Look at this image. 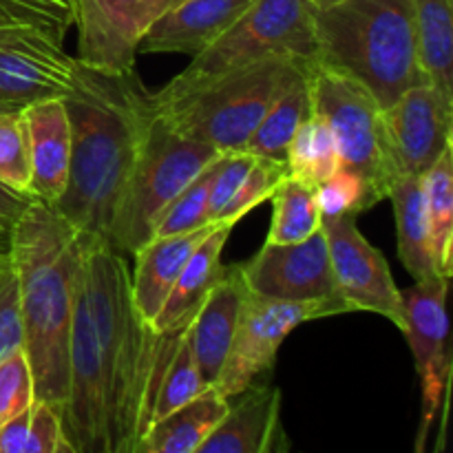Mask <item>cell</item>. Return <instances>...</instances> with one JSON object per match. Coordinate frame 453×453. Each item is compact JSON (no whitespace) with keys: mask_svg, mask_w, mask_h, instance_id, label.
<instances>
[{"mask_svg":"<svg viewBox=\"0 0 453 453\" xmlns=\"http://www.w3.org/2000/svg\"><path fill=\"white\" fill-rule=\"evenodd\" d=\"M71 124L69 181L53 211L88 237L109 243L115 211L155 118L135 66L75 62L62 96Z\"/></svg>","mask_w":453,"mask_h":453,"instance_id":"1","label":"cell"},{"mask_svg":"<svg viewBox=\"0 0 453 453\" xmlns=\"http://www.w3.org/2000/svg\"><path fill=\"white\" fill-rule=\"evenodd\" d=\"M122 252L84 234L80 279L100 352L109 453H135L153 420L159 376L184 327L155 332L131 299Z\"/></svg>","mask_w":453,"mask_h":453,"instance_id":"2","label":"cell"},{"mask_svg":"<svg viewBox=\"0 0 453 453\" xmlns=\"http://www.w3.org/2000/svg\"><path fill=\"white\" fill-rule=\"evenodd\" d=\"M84 233L42 202L13 221L7 250L18 274L22 349L34 374L35 398L65 410L75 281Z\"/></svg>","mask_w":453,"mask_h":453,"instance_id":"3","label":"cell"},{"mask_svg":"<svg viewBox=\"0 0 453 453\" xmlns=\"http://www.w3.org/2000/svg\"><path fill=\"white\" fill-rule=\"evenodd\" d=\"M314 60L273 56L199 80H168L150 93L153 111L168 128L221 153L243 150L274 100L308 75Z\"/></svg>","mask_w":453,"mask_h":453,"instance_id":"4","label":"cell"},{"mask_svg":"<svg viewBox=\"0 0 453 453\" xmlns=\"http://www.w3.org/2000/svg\"><path fill=\"white\" fill-rule=\"evenodd\" d=\"M314 40L321 65L365 84L380 104L425 84L411 0H341L314 9Z\"/></svg>","mask_w":453,"mask_h":453,"instance_id":"5","label":"cell"},{"mask_svg":"<svg viewBox=\"0 0 453 453\" xmlns=\"http://www.w3.org/2000/svg\"><path fill=\"white\" fill-rule=\"evenodd\" d=\"M219 155L203 142L177 135L155 115L115 211L109 246L133 255L153 237L155 221L175 195Z\"/></svg>","mask_w":453,"mask_h":453,"instance_id":"6","label":"cell"},{"mask_svg":"<svg viewBox=\"0 0 453 453\" xmlns=\"http://www.w3.org/2000/svg\"><path fill=\"white\" fill-rule=\"evenodd\" d=\"M312 12L310 0H255L230 29L193 56L190 65L175 78H208L273 56L314 60Z\"/></svg>","mask_w":453,"mask_h":453,"instance_id":"7","label":"cell"},{"mask_svg":"<svg viewBox=\"0 0 453 453\" xmlns=\"http://www.w3.org/2000/svg\"><path fill=\"white\" fill-rule=\"evenodd\" d=\"M453 146V100L434 84H416L380 109L379 153L385 195L405 177H423ZM388 199V197H385Z\"/></svg>","mask_w":453,"mask_h":453,"instance_id":"8","label":"cell"},{"mask_svg":"<svg viewBox=\"0 0 453 453\" xmlns=\"http://www.w3.org/2000/svg\"><path fill=\"white\" fill-rule=\"evenodd\" d=\"M308 84L312 113L321 115L334 133L341 168L361 175L383 202L388 195L380 177L376 97L357 78L317 60L308 69Z\"/></svg>","mask_w":453,"mask_h":453,"instance_id":"9","label":"cell"},{"mask_svg":"<svg viewBox=\"0 0 453 453\" xmlns=\"http://www.w3.org/2000/svg\"><path fill=\"white\" fill-rule=\"evenodd\" d=\"M332 314L334 310L321 301L265 299L248 290L215 388L228 398L257 383L273 372L279 348L296 327Z\"/></svg>","mask_w":453,"mask_h":453,"instance_id":"10","label":"cell"},{"mask_svg":"<svg viewBox=\"0 0 453 453\" xmlns=\"http://www.w3.org/2000/svg\"><path fill=\"white\" fill-rule=\"evenodd\" d=\"M447 292L449 281L442 277L429 281H414L401 290L403 327L414 354L416 374L423 394V418H420L416 451H423L441 410H447V388L451 376V352L447 345L449 317H447Z\"/></svg>","mask_w":453,"mask_h":453,"instance_id":"11","label":"cell"},{"mask_svg":"<svg viewBox=\"0 0 453 453\" xmlns=\"http://www.w3.org/2000/svg\"><path fill=\"white\" fill-rule=\"evenodd\" d=\"M62 436L66 453H109L106 438L104 379L96 330L88 314L82 279L75 281L73 319L69 341V385L62 410Z\"/></svg>","mask_w":453,"mask_h":453,"instance_id":"12","label":"cell"},{"mask_svg":"<svg viewBox=\"0 0 453 453\" xmlns=\"http://www.w3.org/2000/svg\"><path fill=\"white\" fill-rule=\"evenodd\" d=\"M330 252L336 295L348 312H372L403 327L401 290L388 259L358 230L357 217L343 215L321 224Z\"/></svg>","mask_w":453,"mask_h":453,"instance_id":"13","label":"cell"},{"mask_svg":"<svg viewBox=\"0 0 453 453\" xmlns=\"http://www.w3.org/2000/svg\"><path fill=\"white\" fill-rule=\"evenodd\" d=\"M252 295L279 301H321L336 314L348 312L336 295L330 252L323 228L296 243H264L248 264H242Z\"/></svg>","mask_w":453,"mask_h":453,"instance_id":"14","label":"cell"},{"mask_svg":"<svg viewBox=\"0 0 453 453\" xmlns=\"http://www.w3.org/2000/svg\"><path fill=\"white\" fill-rule=\"evenodd\" d=\"M78 58L66 53L65 38L44 27L0 29V102L27 106L62 97L73 80Z\"/></svg>","mask_w":453,"mask_h":453,"instance_id":"15","label":"cell"},{"mask_svg":"<svg viewBox=\"0 0 453 453\" xmlns=\"http://www.w3.org/2000/svg\"><path fill=\"white\" fill-rule=\"evenodd\" d=\"M71 27L78 31V60L127 69L135 66L137 47L166 0H66Z\"/></svg>","mask_w":453,"mask_h":453,"instance_id":"16","label":"cell"},{"mask_svg":"<svg viewBox=\"0 0 453 453\" xmlns=\"http://www.w3.org/2000/svg\"><path fill=\"white\" fill-rule=\"evenodd\" d=\"M288 449L281 427V389L252 383L228 396V410L199 453H279Z\"/></svg>","mask_w":453,"mask_h":453,"instance_id":"17","label":"cell"},{"mask_svg":"<svg viewBox=\"0 0 453 453\" xmlns=\"http://www.w3.org/2000/svg\"><path fill=\"white\" fill-rule=\"evenodd\" d=\"M255 0H177L149 25L137 53L197 56L242 18Z\"/></svg>","mask_w":453,"mask_h":453,"instance_id":"18","label":"cell"},{"mask_svg":"<svg viewBox=\"0 0 453 453\" xmlns=\"http://www.w3.org/2000/svg\"><path fill=\"white\" fill-rule=\"evenodd\" d=\"M31 157V195L56 206L69 181L71 124L62 97H44L22 106Z\"/></svg>","mask_w":453,"mask_h":453,"instance_id":"19","label":"cell"},{"mask_svg":"<svg viewBox=\"0 0 453 453\" xmlns=\"http://www.w3.org/2000/svg\"><path fill=\"white\" fill-rule=\"evenodd\" d=\"M248 288L243 281L242 264L224 265L219 281L212 286L206 299L190 319V343H193L197 367L208 385H215L226 361L234 330H237L242 305Z\"/></svg>","mask_w":453,"mask_h":453,"instance_id":"20","label":"cell"},{"mask_svg":"<svg viewBox=\"0 0 453 453\" xmlns=\"http://www.w3.org/2000/svg\"><path fill=\"white\" fill-rule=\"evenodd\" d=\"M217 224L203 226L199 230L181 234H166V237H150L142 243L133 257L135 268L128 274L131 281V299L137 312L146 323H153L159 308L166 301L173 283L177 281L180 273L184 270L186 261L193 255L195 248L203 242L208 233Z\"/></svg>","mask_w":453,"mask_h":453,"instance_id":"21","label":"cell"},{"mask_svg":"<svg viewBox=\"0 0 453 453\" xmlns=\"http://www.w3.org/2000/svg\"><path fill=\"white\" fill-rule=\"evenodd\" d=\"M233 228L234 226L217 224L203 237V242L195 248L177 281L173 283L157 317L150 323L155 332H173L190 323L193 314L197 312L202 301L206 299V295L224 273L221 255H224L226 242H228Z\"/></svg>","mask_w":453,"mask_h":453,"instance_id":"22","label":"cell"},{"mask_svg":"<svg viewBox=\"0 0 453 453\" xmlns=\"http://www.w3.org/2000/svg\"><path fill=\"white\" fill-rule=\"evenodd\" d=\"M226 410L228 398L211 385L186 405L153 420L137 442L135 453H199Z\"/></svg>","mask_w":453,"mask_h":453,"instance_id":"23","label":"cell"},{"mask_svg":"<svg viewBox=\"0 0 453 453\" xmlns=\"http://www.w3.org/2000/svg\"><path fill=\"white\" fill-rule=\"evenodd\" d=\"M388 199H392L394 203L398 259L403 261L407 273L414 277V281L441 277L436 273L432 246H429L423 177H405L394 181L388 190Z\"/></svg>","mask_w":453,"mask_h":453,"instance_id":"24","label":"cell"},{"mask_svg":"<svg viewBox=\"0 0 453 453\" xmlns=\"http://www.w3.org/2000/svg\"><path fill=\"white\" fill-rule=\"evenodd\" d=\"M411 12L425 78L453 100V0H411Z\"/></svg>","mask_w":453,"mask_h":453,"instance_id":"25","label":"cell"},{"mask_svg":"<svg viewBox=\"0 0 453 453\" xmlns=\"http://www.w3.org/2000/svg\"><path fill=\"white\" fill-rule=\"evenodd\" d=\"M310 115H312V100H310V84L305 75L270 104L261 122L248 137L243 150L252 157L286 162V150L292 135Z\"/></svg>","mask_w":453,"mask_h":453,"instance_id":"26","label":"cell"},{"mask_svg":"<svg viewBox=\"0 0 453 453\" xmlns=\"http://www.w3.org/2000/svg\"><path fill=\"white\" fill-rule=\"evenodd\" d=\"M429 246L436 273L451 281L453 274V146L423 175Z\"/></svg>","mask_w":453,"mask_h":453,"instance_id":"27","label":"cell"},{"mask_svg":"<svg viewBox=\"0 0 453 453\" xmlns=\"http://www.w3.org/2000/svg\"><path fill=\"white\" fill-rule=\"evenodd\" d=\"M273 219L268 243H296L321 230V211L317 202V186L286 175L274 188Z\"/></svg>","mask_w":453,"mask_h":453,"instance_id":"28","label":"cell"},{"mask_svg":"<svg viewBox=\"0 0 453 453\" xmlns=\"http://www.w3.org/2000/svg\"><path fill=\"white\" fill-rule=\"evenodd\" d=\"M341 168L339 146L334 133L321 115L312 113L292 135L286 150V171L295 180L310 186L321 184L323 180Z\"/></svg>","mask_w":453,"mask_h":453,"instance_id":"29","label":"cell"},{"mask_svg":"<svg viewBox=\"0 0 453 453\" xmlns=\"http://www.w3.org/2000/svg\"><path fill=\"white\" fill-rule=\"evenodd\" d=\"M188 326H186V330L181 332L180 339H177L175 349H173V354L168 357L166 365H164L162 370V376H159L157 392H155L153 403V420L171 414L173 410L186 405V403L193 401L197 394H202L203 389L211 388V385L203 380L202 372H199L197 367L193 343H190ZM153 420H150V423H153Z\"/></svg>","mask_w":453,"mask_h":453,"instance_id":"30","label":"cell"},{"mask_svg":"<svg viewBox=\"0 0 453 453\" xmlns=\"http://www.w3.org/2000/svg\"><path fill=\"white\" fill-rule=\"evenodd\" d=\"M221 157V155H219ZM219 157L208 164L186 188L175 195L171 203L162 211L153 226V237H166V234H181L190 230H199L211 226V212H208V199H211L212 177L217 173Z\"/></svg>","mask_w":453,"mask_h":453,"instance_id":"31","label":"cell"},{"mask_svg":"<svg viewBox=\"0 0 453 453\" xmlns=\"http://www.w3.org/2000/svg\"><path fill=\"white\" fill-rule=\"evenodd\" d=\"M0 181L13 193L31 195V157L22 109L0 111Z\"/></svg>","mask_w":453,"mask_h":453,"instance_id":"32","label":"cell"},{"mask_svg":"<svg viewBox=\"0 0 453 453\" xmlns=\"http://www.w3.org/2000/svg\"><path fill=\"white\" fill-rule=\"evenodd\" d=\"M317 202L321 211V224L343 215H363L380 202L370 184L348 168H339L327 180L317 184Z\"/></svg>","mask_w":453,"mask_h":453,"instance_id":"33","label":"cell"},{"mask_svg":"<svg viewBox=\"0 0 453 453\" xmlns=\"http://www.w3.org/2000/svg\"><path fill=\"white\" fill-rule=\"evenodd\" d=\"M286 175V162L255 157V162H252L248 175L243 177L237 193L233 195V199H230V202L226 203L224 211H221L217 224L237 226V221L243 219L252 208H257L261 202L273 197L274 188H277V184Z\"/></svg>","mask_w":453,"mask_h":453,"instance_id":"34","label":"cell"},{"mask_svg":"<svg viewBox=\"0 0 453 453\" xmlns=\"http://www.w3.org/2000/svg\"><path fill=\"white\" fill-rule=\"evenodd\" d=\"M35 401L34 374L25 349H16L0 361V425L29 410Z\"/></svg>","mask_w":453,"mask_h":453,"instance_id":"35","label":"cell"},{"mask_svg":"<svg viewBox=\"0 0 453 453\" xmlns=\"http://www.w3.org/2000/svg\"><path fill=\"white\" fill-rule=\"evenodd\" d=\"M22 349V319L18 274L7 246L0 248V361Z\"/></svg>","mask_w":453,"mask_h":453,"instance_id":"36","label":"cell"},{"mask_svg":"<svg viewBox=\"0 0 453 453\" xmlns=\"http://www.w3.org/2000/svg\"><path fill=\"white\" fill-rule=\"evenodd\" d=\"M252 162H255V157L248 155L246 150H230V153H224L219 157L217 173L215 177H212L211 199H208V212H211L212 224H217L226 203H228L230 199H233V195L237 193L243 177L250 171Z\"/></svg>","mask_w":453,"mask_h":453,"instance_id":"37","label":"cell"},{"mask_svg":"<svg viewBox=\"0 0 453 453\" xmlns=\"http://www.w3.org/2000/svg\"><path fill=\"white\" fill-rule=\"evenodd\" d=\"M25 453H66L60 411L38 398L29 407V436Z\"/></svg>","mask_w":453,"mask_h":453,"instance_id":"38","label":"cell"},{"mask_svg":"<svg viewBox=\"0 0 453 453\" xmlns=\"http://www.w3.org/2000/svg\"><path fill=\"white\" fill-rule=\"evenodd\" d=\"M18 25L44 27V29L56 31L62 38H65L66 31L71 29L69 25H65V22H60L58 18H53L51 13L34 7V4L22 3V0H0V29H3V27Z\"/></svg>","mask_w":453,"mask_h":453,"instance_id":"39","label":"cell"},{"mask_svg":"<svg viewBox=\"0 0 453 453\" xmlns=\"http://www.w3.org/2000/svg\"><path fill=\"white\" fill-rule=\"evenodd\" d=\"M29 436V410L0 425V453H25Z\"/></svg>","mask_w":453,"mask_h":453,"instance_id":"40","label":"cell"},{"mask_svg":"<svg viewBox=\"0 0 453 453\" xmlns=\"http://www.w3.org/2000/svg\"><path fill=\"white\" fill-rule=\"evenodd\" d=\"M31 202H35V199L13 193L12 188H7V186L0 181V230H3V233H9L13 221L20 217V212L25 211Z\"/></svg>","mask_w":453,"mask_h":453,"instance_id":"41","label":"cell"},{"mask_svg":"<svg viewBox=\"0 0 453 453\" xmlns=\"http://www.w3.org/2000/svg\"><path fill=\"white\" fill-rule=\"evenodd\" d=\"M22 3L34 4V7L51 13L53 18H58V20L71 27V9H69V3H66V0H22Z\"/></svg>","mask_w":453,"mask_h":453,"instance_id":"42","label":"cell"},{"mask_svg":"<svg viewBox=\"0 0 453 453\" xmlns=\"http://www.w3.org/2000/svg\"><path fill=\"white\" fill-rule=\"evenodd\" d=\"M314 9H323V7H330V4L341 3V0H310Z\"/></svg>","mask_w":453,"mask_h":453,"instance_id":"43","label":"cell"},{"mask_svg":"<svg viewBox=\"0 0 453 453\" xmlns=\"http://www.w3.org/2000/svg\"><path fill=\"white\" fill-rule=\"evenodd\" d=\"M12 109H22V106H13V104H4V102H0V111H12Z\"/></svg>","mask_w":453,"mask_h":453,"instance_id":"44","label":"cell"},{"mask_svg":"<svg viewBox=\"0 0 453 453\" xmlns=\"http://www.w3.org/2000/svg\"><path fill=\"white\" fill-rule=\"evenodd\" d=\"M7 234L9 233H3V230H0V248L7 246Z\"/></svg>","mask_w":453,"mask_h":453,"instance_id":"45","label":"cell"},{"mask_svg":"<svg viewBox=\"0 0 453 453\" xmlns=\"http://www.w3.org/2000/svg\"><path fill=\"white\" fill-rule=\"evenodd\" d=\"M175 3H177V0H166V9L171 7V4H175Z\"/></svg>","mask_w":453,"mask_h":453,"instance_id":"46","label":"cell"}]
</instances>
